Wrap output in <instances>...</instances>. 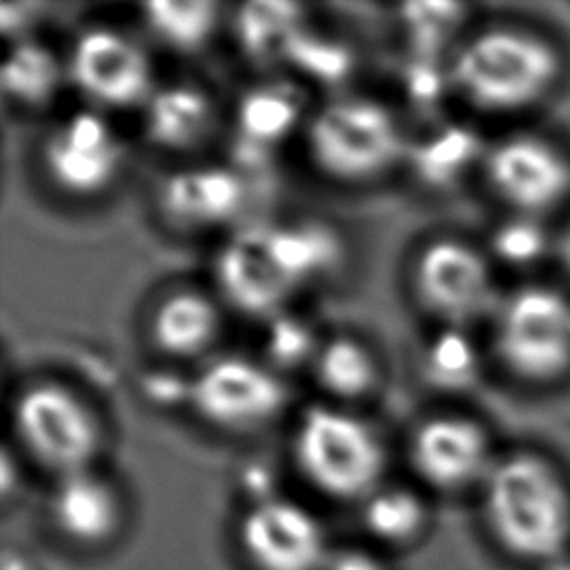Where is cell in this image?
I'll use <instances>...</instances> for the list:
<instances>
[{
  "label": "cell",
  "instance_id": "6da1fadb",
  "mask_svg": "<svg viewBox=\"0 0 570 570\" xmlns=\"http://www.w3.org/2000/svg\"><path fill=\"white\" fill-rule=\"evenodd\" d=\"M479 492L483 523L505 554L546 566L570 552V481L548 454L497 456Z\"/></svg>",
  "mask_w": 570,
  "mask_h": 570
},
{
  "label": "cell",
  "instance_id": "7a4b0ae2",
  "mask_svg": "<svg viewBox=\"0 0 570 570\" xmlns=\"http://www.w3.org/2000/svg\"><path fill=\"white\" fill-rule=\"evenodd\" d=\"M448 76L472 109L514 116L537 109L557 94L566 58L554 40L534 29L492 24L456 45Z\"/></svg>",
  "mask_w": 570,
  "mask_h": 570
},
{
  "label": "cell",
  "instance_id": "3957f363",
  "mask_svg": "<svg viewBox=\"0 0 570 570\" xmlns=\"http://www.w3.org/2000/svg\"><path fill=\"white\" fill-rule=\"evenodd\" d=\"M338 254L332 232L321 225H265L232 236L214 261L223 296L252 316L278 312Z\"/></svg>",
  "mask_w": 570,
  "mask_h": 570
},
{
  "label": "cell",
  "instance_id": "277c9868",
  "mask_svg": "<svg viewBox=\"0 0 570 570\" xmlns=\"http://www.w3.org/2000/svg\"><path fill=\"white\" fill-rule=\"evenodd\" d=\"M312 167L336 185H365L390 174L405 156L407 140L396 114L370 96L323 102L303 127Z\"/></svg>",
  "mask_w": 570,
  "mask_h": 570
},
{
  "label": "cell",
  "instance_id": "5b68a950",
  "mask_svg": "<svg viewBox=\"0 0 570 570\" xmlns=\"http://www.w3.org/2000/svg\"><path fill=\"white\" fill-rule=\"evenodd\" d=\"M298 474L332 501H363L385 474V445L376 430L341 405L305 407L292 432Z\"/></svg>",
  "mask_w": 570,
  "mask_h": 570
},
{
  "label": "cell",
  "instance_id": "8992f818",
  "mask_svg": "<svg viewBox=\"0 0 570 570\" xmlns=\"http://www.w3.org/2000/svg\"><path fill=\"white\" fill-rule=\"evenodd\" d=\"M490 347L501 370L525 387L570 376V296L550 283H523L492 312Z\"/></svg>",
  "mask_w": 570,
  "mask_h": 570
},
{
  "label": "cell",
  "instance_id": "52a82bcc",
  "mask_svg": "<svg viewBox=\"0 0 570 570\" xmlns=\"http://www.w3.org/2000/svg\"><path fill=\"white\" fill-rule=\"evenodd\" d=\"M20 450L56 479L89 470L102 448V425L94 407L60 381L24 385L11 405Z\"/></svg>",
  "mask_w": 570,
  "mask_h": 570
},
{
  "label": "cell",
  "instance_id": "ba28073f",
  "mask_svg": "<svg viewBox=\"0 0 570 570\" xmlns=\"http://www.w3.org/2000/svg\"><path fill=\"white\" fill-rule=\"evenodd\" d=\"M479 167L488 189L510 214L546 218L570 203V154L543 134L501 136L485 147Z\"/></svg>",
  "mask_w": 570,
  "mask_h": 570
},
{
  "label": "cell",
  "instance_id": "9c48e42d",
  "mask_svg": "<svg viewBox=\"0 0 570 570\" xmlns=\"http://www.w3.org/2000/svg\"><path fill=\"white\" fill-rule=\"evenodd\" d=\"M410 285L419 305L445 325H465L499 303L490 256L456 236L432 238L414 254Z\"/></svg>",
  "mask_w": 570,
  "mask_h": 570
},
{
  "label": "cell",
  "instance_id": "30bf717a",
  "mask_svg": "<svg viewBox=\"0 0 570 570\" xmlns=\"http://www.w3.org/2000/svg\"><path fill=\"white\" fill-rule=\"evenodd\" d=\"M187 401L207 425L252 434L285 412L289 390L267 365L234 354L205 363L187 385Z\"/></svg>",
  "mask_w": 570,
  "mask_h": 570
},
{
  "label": "cell",
  "instance_id": "8fae6325",
  "mask_svg": "<svg viewBox=\"0 0 570 570\" xmlns=\"http://www.w3.org/2000/svg\"><path fill=\"white\" fill-rule=\"evenodd\" d=\"M125 165V147L98 109H78L49 127L40 142V167L56 191L71 198L107 194Z\"/></svg>",
  "mask_w": 570,
  "mask_h": 570
},
{
  "label": "cell",
  "instance_id": "7c38bea8",
  "mask_svg": "<svg viewBox=\"0 0 570 570\" xmlns=\"http://www.w3.org/2000/svg\"><path fill=\"white\" fill-rule=\"evenodd\" d=\"M65 69L76 91L98 111L142 107L156 89L142 45L114 27L80 31L69 47Z\"/></svg>",
  "mask_w": 570,
  "mask_h": 570
},
{
  "label": "cell",
  "instance_id": "4fadbf2b",
  "mask_svg": "<svg viewBox=\"0 0 570 570\" xmlns=\"http://www.w3.org/2000/svg\"><path fill=\"white\" fill-rule=\"evenodd\" d=\"M497 456L488 428L459 412L425 416L407 436L412 472L436 492L481 488Z\"/></svg>",
  "mask_w": 570,
  "mask_h": 570
},
{
  "label": "cell",
  "instance_id": "5bb4252c",
  "mask_svg": "<svg viewBox=\"0 0 570 570\" xmlns=\"http://www.w3.org/2000/svg\"><path fill=\"white\" fill-rule=\"evenodd\" d=\"M238 543L254 570H323L332 552L318 519L281 497L258 499L245 510Z\"/></svg>",
  "mask_w": 570,
  "mask_h": 570
},
{
  "label": "cell",
  "instance_id": "9a60e30c",
  "mask_svg": "<svg viewBox=\"0 0 570 570\" xmlns=\"http://www.w3.org/2000/svg\"><path fill=\"white\" fill-rule=\"evenodd\" d=\"M247 200L245 178L227 165H187L167 174L156 191L165 223L205 232L232 223Z\"/></svg>",
  "mask_w": 570,
  "mask_h": 570
},
{
  "label": "cell",
  "instance_id": "2e32d148",
  "mask_svg": "<svg viewBox=\"0 0 570 570\" xmlns=\"http://www.w3.org/2000/svg\"><path fill=\"white\" fill-rule=\"evenodd\" d=\"M47 510L53 528L85 548L114 539L125 517L116 483L96 468L58 476L49 492Z\"/></svg>",
  "mask_w": 570,
  "mask_h": 570
},
{
  "label": "cell",
  "instance_id": "e0dca14e",
  "mask_svg": "<svg viewBox=\"0 0 570 570\" xmlns=\"http://www.w3.org/2000/svg\"><path fill=\"white\" fill-rule=\"evenodd\" d=\"M140 114L147 142L169 154L200 149L218 125V107L212 94L191 82L156 87Z\"/></svg>",
  "mask_w": 570,
  "mask_h": 570
},
{
  "label": "cell",
  "instance_id": "ac0fdd59",
  "mask_svg": "<svg viewBox=\"0 0 570 570\" xmlns=\"http://www.w3.org/2000/svg\"><path fill=\"white\" fill-rule=\"evenodd\" d=\"M223 330V312L214 296L196 287L167 292L147 321L149 343L165 358H198L214 347Z\"/></svg>",
  "mask_w": 570,
  "mask_h": 570
},
{
  "label": "cell",
  "instance_id": "d6986e66",
  "mask_svg": "<svg viewBox=\"0 0 570 570\" xmlns=\"http://www.w3.org/2000/svg\"><path fill=\"white\" fill-rule=\"evenodd\" d=\"M316 385L334 401L352 403L370 396L381 379L374 352L354 336H332L312 356Z\"/></svg>",
  "mask_w": 570,
  "mask_h": 570
},
{
  "label": "cell",
  "instance_id": "ffe728a7",
  "mask_svg": "<svg viewBox=\"0 0 570 570\" xmlns=\"http://www.w3.org/2000/svg\"><path fill=\"white\" fill-rule=\"evenodd\" d=\"M430 510L425 499L401 483L379 485L361 501V523L365 532L385 546H410L428 528Z\"/></svg>",
  "mask_w": 570,
  "mask_h": 570
},
{
  "label": "cell",
  "instance_id": "44dd1931",
  "mask_svg": "<svg viewBox=\"0 0 570 570\" xmlns=\"http://www.w3.org/2000/svg\"><path fill=\"white\" fill-rule=\"evenodd\" d=\"M145 27L169 49L189 53L198 51L209 42L218 22L220 7L214 2L189 0V2H147L142 4Z\"/></svg>",
  "mask_w": 570,
  "mask_h": 570
},
{
  "label": "cell",
  "instance_id": "7402d4cb",
  "mask_svg": "<svg viewBox=\"0 0 570 570\" xmlns=\"http://www.w3.org/2000/svg\"><path fill=\"white\" fill-rule=\"evenodd\" d=\"M62 71L67 69L47 47L20 40L4 58L2 87L20 107H40L56 94Z\"/></svg>",
  "mask_w": 570,
  "mask_h": 570
},
{
  "label": "cell",
  "instance_id": "603a6c76",
  "mask_svg": "<svg viewBox=\"0 0 570 570\" xmlns=\"http://www.w3.org/2000/svg\"><path fill=\"white\" fill-rule=\"evenodd\" d=\"M238 36L252 56H278L294 45L301 7L283 2H252L245 4L236 18Z\"/></svg>",
  "mask_w": 570,
  "mask_h": 570
},
{
  "label": "cell",
  "instance_id": "cb8c5ba5",
  "mask_svg": "<svg viewBox=\"0 0 570 570\" xmlns=\"http://www.w3.org/2000/svg\"><path fill=\"white\" fill-rule=\"evenodd\" d=\"M554 234L546 218L510 214L492 234V254L508 267H534L554 256Z\"/></svg>",
  "mask_w": 570,
  "mask_h": 570
},
{
  "label": "cell",
  "instance_id": "d4e9b609",
  "mask_svg": "<svg viewBox=\"0 0 570 570\" xmlns=\"http://www.w3.org/2000/svg\"><path fill=\"white\" fill-rule=\"evenodd\" d=\"M294 122V107L289 98L276 96L274 91L256 94L247 98L243 109V125L247 136L274 138L285 131L287 125Z\"/></svg>",
  "mask_w": 570,
  "mask_h": 570
},
{
  "label": "cell",
  "instance_id": "484cf974",
  "mask_svg": "<svg viewBox=\"0 0 570 570\" xmlns=\"http://www.w3.org/2000/svg\"><path fill=\"white\" fill-rule=\"evenodd\" d=\"M323 570H387L385 563L361 548H343V550H332L327 557V563Z\"/></svg>",
  "mask_w": 570,
  "mask_h": 570
},
{
  "label": "cell",
  "instance_id": "4316f807",
  "mask_svg": "<svg viewBox=\"0 0 570 570\" xmlns=\"http://www.w3.org/2000/svg\"><path fill=\"white\" fill-rule=\"evenodd\" d=\"M554 258L559 261L561 269L570 276V218L554 234Z\"/></svg>",
  "mask_w": 570,
  "mask_h": 570
},
{
  "label": "cell",
  "instance_id": "83f0119b",
  "mask_svg": "<svg viewBox=\"0 0 570 570\" xmlns=\"http://www.w3.org/2000/svg\"><path fill=\"white\" fill-rule=\"evenodd\" d=\"M543 570H570V552H566V554L557 557L554 561L546 563V566H543Z\"/></svg>",
  "mask_w": 570,
  "mask_h": 570
}]
</instances>
